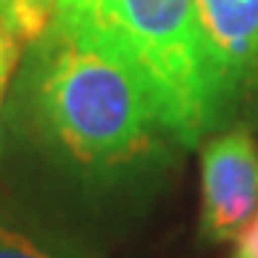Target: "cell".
<instances>
[{
    "label": "cell",
    "instance_id": "cell-3",
    "mask_svg": "<svg viewBox=\"0 0 258 258\" xmlns=\"http://www.w3.org/2000/svg\"><path fill=\"white\" fill-rule=\"evenodd\" d=\"M258 204V144L232 129L204 147L201 158V232L207 241H230Z\"/></svg>",
    "mask_w": 258,
    "mask_h": 258
},
{
    "label": "cell",
    "instance_id": "cell-6",
    "mask_svg": "<svg viewBox=\"0 0 258 258\" xmlns=\"http://www.w3.org/2000/svg\"><path fill=\"white\" fill-rule=\"evenodd\" d=\"M0 258H60L55 252L43 249L37 241L18 230H9L0 224Z\"/></svg>",
    "mask_w": 258,
    "mask_h": 258
},
{
    "label": "cell",
    "instance_id": "cell-5",
    "mask_svg": "<svg viewBox=\"0 0 258 258\" xmlns=\"http://www.w3.org/2000/svg\"><path fill=\"white\" fill-rule=\"evenodd\" d=\"M57 0H0V20L20 43H37L55 20Z\"/></svg>",
    "mask_w": 258,
    "mask_h": 258
},
{
    "label": "cell",
    "instance_id": "cell-7",
    "mask_svg": "<svg viewBox=\"0 0 258 258\" xmlns=\"http://www.w3.org/2000/svg\"><path fill=\"white\" fill-rule=\"evenodd\" d=\"M20 46H23V43L18 40V35L0 20V106H3V95H6L9 78H12V72H15V66H18Z\"/></svg>",
    "mask_w": 258,
    "mask_h": 258
},
{
    "label": "cell",
    "instance_id": "cell-8",
    "mask_svg": "<svg viewBox=\"0 0 258 258\" xmlns=\"http://www.w3.org/2000/svg\"><path fill=\"white\" fill-rule=\"evenodd\" d=\"M232 258H258V218H249L241 227V232L235 235Z\"/></svg>",
    "mask_w": 258,
    "mask_h": 258
},
{
    "label": "cell",
    "instance_id": "cell-4",
    "mask_svg": "<svg viewBox=\"0 0 258 258\" xmlns=\"http://www.w3.org/2000/svg\"><path fill=\"white\" fill-rule=\"evenodd\" d=\"M195 9L227 103L258 83V0H195Z\"/></svg>",
    "mask_w": 258,
    "mask_h": 258
},
{
    "label": "cell",
    "instance_id": "cell-1",
    "mask_svg": "<svg viewBox=\"0 0 258 258\" xmlns=\"http://www.w3.org/2000/svg\"><path fill=\"white\" fill-rule=\"evenodd\" d=\"M52 26L144 86L158 126L192 147L224 106L195 0H57Z\"/></svg>",
    "mask_w": 258,
    "mask_h": 258
},
{
    "label": "cell",
    "instance_id": "cell-2",
    "mask_svg": "<svg viewBox=\"0 0 258 258\" xmlns=\"http://www.w3.org/2000/svg\"><path fill=\"white\" fill-rule=\"evenodd\" d=\"M35 52L37 112L72 161L109 169L147 152L158 118L144 86L123 66L55 26Z\"/></svg>",
    "mask_w": 258,
    "mask_h": 258
}]
</instances>
